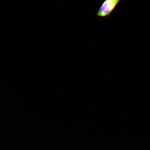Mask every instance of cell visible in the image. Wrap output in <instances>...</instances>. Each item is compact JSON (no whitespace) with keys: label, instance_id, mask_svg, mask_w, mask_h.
<instances>
[{"label":"cell","instance_id":"cell-1","mask_svg":"<svg viewBox=\"0 0 150 150\" xmlns=\"http://www.w3.org/2000/svg\"><path fill=\"white\" fill-rule=\"evenodd\" d=\"M121 0H105L97 13L99 17H108Z\"/></svg>","mask_w":150,"mask_h":150}]
</instances>
